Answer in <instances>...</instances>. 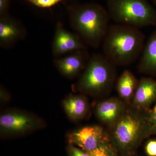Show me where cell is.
I'll list each match as a JSON object with an SVG mask.
<instances>
[{"label": "cell", "mask_w": 156, "mask_h": 156, "mask_svg": "<svg viewBox=\"0 0 156 156\" xmlns=\"http://www.w3.org/2000/svg\"><path fill=\"white\" fill-rule=\"evenodd\" d=\"M106 9L117 23L139 29L156 27V9L147 0H107Z\"/></svg>", "instance_id": "cell-5"}, {"label": "cell", "mask_w": 156, "mask_h": 156, "mask_svg": "<svg viewBox=\"0 0 156 156\" xmlns=\"http://www.w3.org/2000/svg\"><path fill=\"white\" fill-rule=\"evenodd\" d=\"M138 81L130 71L126 70L122 73L117 83V92L121 99L126 103L132 100Z\"/></svg>", "instance_id": "cell-14"}, {"label": "cell", "mask_w": 156, "mask_h": 156, "mask_svg": "<svg viewBox=\"0 0 156 156\" xmlns=\"http://www.w3.org/2000/svg\"><path fill=\"white\" fill-rule=\"evenodd\" d=\"M66 112L71 118L79 119L84 117L88 110V104L85 98L82 96H71L64 101Z\"/></svg>", "instance_id": "cell-15"}, {"label": "cell", "mask_w": 156, "mask_h": 156, "mask_svg": "<svg viewBox=\"0 0 156 156\" xmlns=\"http://www.w3.org/2000/svg\"><path fill=\"white\" fill-rule=\"evenodd\" d=\"M149 111L128 104L122 116L110 128V143L120 156H134L144 140L153 135Z\"/></svg>", "instance_id": "cell-1"}, {"label": "cell", "mask_w": 156, "mask_h": 156, "mask_svg": "<svg viewBox=\"0 0 156 156\" xmlns=\"http://www.w3.org/2000/svg\"><path fill=\"white\" fill-rule=\"evenodd\" d=\"M26 34L24 27L10 15L0 17V46L9 49L14 46Z\"/></svg>", "instance_id": "cell-9"}, {"label": "cell", "mask_w": 156, "mask_h": 156, "mask_svg": "<svg viewBox=\"0 0 156 156\" xmlns=\"http://www.w3.org/2000/svg\"><path fill=\"white\" fill-rule=\"evenodd\" d=\"M145 36L139 28L116 23L110 25L102 43L103 54L116 66H127L140 58Z\"/></svg>", "instance_id": "cell-2"}, {"label": "cell", "mask_w": 156, "mask_h": 156, "mask_svg": "<svg viewBox=\"0 0 156 156\" xmlns=\"http://www.w3.org/2000/svg\"></svg>", "instance_id": "cell-24"}, {"label": "cell", "mask_w": 156, "mask_h": 156, "mask_svg": "<svg viewBox=\"0 0 156 156\" xmlns=\"http://www.w3.org/2000/svg\"><path fill=\"white\" fill-rule=\"evenodd\" d=\"M90 56L87 50H78L55 58L53 62L62 74L72 78L84 70Z\"/></svg>", "instance_id": "cell-8"}, {"label": "cell", "mask_w": 156, "mask_h": 156, "mask_svg": "<svg viewBox=\"0 0 156 156\" xmlns=\"http://www.w3.org/2000/svg\"><path fill=\"white\" fill-rule=\"evenodd\" d=\"M145 151L148 156H156V139H151L146 144Z\"/></svg>", "instance_id": "cell-18"}, {"label": "cell", "mask_w": 156, "mask_h": 156, "mask_svg": "<svg viewBox=\"0 0 156 156\" xmlns=\"http://www.w3.org/2000/svg\"><path fill=\"white\" fill-rule=\"evenodd\" d=\"M87 48L77 34L67 30L61 22H57L52 45V53L55 58L78 50H87Z\"/></svg>", "instance_id": "cell-7"}, {"label": "cell", "mask_w": 156, "mask_h": 156, "mask_svg": "<svg viewBox=\"0 0 156 156\" xmlns=\"http://www.w3.org/2000/svg\"><path fill=\"white\" fill-rule=\"evenodd\" d=\"M68 153L69 156H90L89 153L71 144L69 146Z\"/></svg>", "instance_id": "cell-19"}, {"label": "cell", "mask_w": 156, "mask_h": 156, "mask_svg": "<svg viewBox=\"0 0 156 156\" xmlns=\"http://www.w3.org/2000/svg\"><path fill=\"white\" fill-rule=\"evenodd\" d=\"M70 24L84 43L97 49L102 42L109 25L107 10L95 3L73 4L68 6Z\"/></svg>", "instance_id": "cell-3"}, {"label": "cell", "mask_w": 156, "mask_h": 156, "mask_svg": "<svg viewBox=\"0 0 156 156\" xmlns=\"http://www.w3.org/2000/svg\"><path fill=\"white\" fill-rule=\"evenodd\" d=\"M35 125L34 118L22 113L9 112L0 117L1 129L6 132H23L33 128Z\"/></svg>", "instance_id": "cell-12"}, {"label": "cell", "mask_w": 156, "mask_h": 156, "mask_svg": "<svg viewBox=\"0 0 156 156\" xmlns=\"http://www.w3.org/2000/svg\"><path fill=\"white\" fill-rule=\"evenodd\" d=\"M128 104L121 98L106 99L98 104L96 115L101 122L111 128L122 116Z\"/></svg>", "instance_id": "cell-10"}, {"label": "cell", "mask_w": 156, "mask_h": 156, "mask_svg": "<svg viewBox=\"0 0 156 156\" xmlns=\"http://www.w3.org/2000/svg\"><path fill=\"white\" fill-rule=\"evenodd\" d=\"M11 0H0V17L9 15Z\"/></svg>", "instance_id": "cell-20"}, {"label": "cell", "mask_w": 156, "mask_h": 156, "mask_svg": "<svg viewBox=\"0 0 156 156\" xmlns=\"http://www.w3.org/2000/svg\"><path fill=\"white\" fill-rule=\"evenodd\" d=\"M149 117L151 125L153 128L156 126V101L153 107L149 111Z\"/></svg>", "instance_id": "cell-21"}, {"label": "cell", "mask_w": 156, "mask_h": 156, "mask_svg": "<svg viewBox=\"0 0 156 156\" xmlns=\"http://www.w3.org/2000/svg\"><path fill=\"white\" fill-rule=\"evenodd\" d=\"M70 144L89 153L110 142L108 133L100 126H86L69 136Z\"/></svg>", "instance_id": "cell-6"}, {"label": "cell", "mask_w": 156, "mask_h": 156, "mask_svg": "<svg viewBox=\"0 0 156 156\" xmlns=\"http://www.w3.org/2000/svg\"><path fill=\"white\" fill-rule=\"evenodd\" d=\"M156 101V80L151 77H143L138 85L130 104L139 109L149 111Z\"/></svg>", "instance_id": "cell-11"}, {"label": "cell", "mask_w": 156, "mask_h": 156, "mask_svg": "<svg viewBox=\"0 0 156 156\" xmlns=\"http://www.w3.org/2000/svg\"><path fill=\"white\" fill-rule=\"evenodd\" d=\"M152 134L153 135H156V126L153 128Z\"/></svg>", "instance_id": "cell-22"}, {"label": "cell", "mask_w": 156, "mask_h": 156, "mask_svg": "<svg viewBox=\"0 0 156 156\" xmlns=\"http://www.w3.org/2000/svg\"><path fill=\"white\" fill-rule=\"evenodd\" d=\"M138 69L140 73L156 76V30L145 44L140 57Z\"/></svg>", "instance_id": "cell-13"}, {"label": "cell", "mask_w": 156, "mask_h": 156, "mask_svg": "<svg viewBox=\"0 0 156 156\" xmlns=\"http://www.w3.org/2000/svg\"><path fill=\"white\" fill-rule=\"evenodd\" d=\"M29 3L38 8L48 9L56 5L64 0H26Z\"/></svg>", "instance_id": "cell-17"}, {"label": "cell", "mask_w": 156, "mask_h": 156, "mask_svg": "<svg viewBox=\"0 0 156 156\" xmlns=\"http://www.w3.org/2000/svg\"><path fill=\"white\" fill-rule=\"evenodd\" d=\"M116 76V66L103 54L94 53L90 56L76 87L81 92L92 95L107 93L113 86Z\"/></svg>", "instance_id": "cell-4"}, {"label": "cell", "mask_w": 156, "mask_h": 156, "mask_svg": "<svg viewBox=\"0 0 156 156\" xmlns=\"http://www.w3.org/2000/svg\"><path fill=\"white\" fill-rule=\"evenodd\" d=\"M90 156H120L110 142L89 153Z\"/></svg>", "instance_id": "cell-16"}, {"label": "cell", "mask_w": 156, "mask_h": 156, "mask_svg": "<svg viewBox=\"0 0 156 156\" xmlns=\"http://www.w3.org/2000/svg\"><path fill=\"white\" fill-rule=\"evenodd\" d=\"M151 1H152L153 3L156 6V0H151Z\"/></svg>", "instance_id": "cell-23"}]
</instances>
